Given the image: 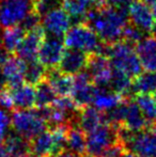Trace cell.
<instances>
[{"label": "cell", "instance_id": "obj_10", "mask_svg": "<svg viewBox=\"0 0 156 157\" xmlns=\"http://www.w3.org/2000/svg\"><path fill=\"white\" fill-rule=\"evenodd\" d=\"M73 79L74 87L71 97L79 109L86 106H90V104L93 103V99L97 91V87L93 83L90 74L87 71H83L73 76Z\"/></svg>", "mask_w": 156, "mask_h": 157}, {"label": "cell", "instance_id": "obj_44", "mask_svg": "<svg viewBox=\"0 0 156 157\" xmlns=\"http://www.w3.org/2000/svg\"><path fill=\"white\" fill-rule=\"evenodd\" d=\"M151 8H152L153 14H154V16H155V19H156V3L154 4V6H151Z\"/></svg>", "mask_w": 156, "mask_h": 157}, {"label": "cell", "instance_id": "obj_27", "mask_svg": "<svg viewBox=\"0 0 156 157\" xmlns=\"http://www.w3.org/2000/svg\"><path fill=\"white\" fill-rule=\"evenodd\" d=\"M58 97L59 96L46 79L36 86V106L38 108L51 106Z\"/></svg>", "mask_w": 156, "mask_h": 157}, {"label": "cell", "instance_id": "obj_22", "mask_svg": "<svg viewBox=\"0 0 156 157\" xmlns=\"http://www.w3.org/2000/svg\"><path fill=\"white\" fill-rule=\"evenodd\" d=\"M127 97L116 93L108 88H97L95 97L93 99V107L100 111L107 112L121 104Z\"/></svg>", "mask_w": 156, "mask_h": 157}, {"label": "cell", "instance_id": "obj_33", "mask_svg": "<svg viewBox=\"0 0 156 157\" xmlns=\"http://www.w3.org/2000/svg\"><path fill=\"white\" fill-rule=\"evenodd\" d=\"M60 6H62L61 0H36L34 2V11L41 17H44L46 14Z\"/></svg>", "mask_w": 156, "mask_h": 157}, {"label": "cell", "instance_id": "obj_35", "mask_svg": "<svg viewBox=\"0 0 156 157\" xmlns=\"http://www.w3.org/2000/svg\"><path fill=\"white\" fill-rule=\"evenodd\" d=\"M0 106L8 110H11L12 108H14L13 107V101L12 98H11V95L8 88L0 93Z\"/></svg>", "mask_w": 156, "mask_h": 157}, {"label": "cell", "instance_id": "obj_9", "mask_svg": "<svg viewBox=\"0 0 156 157\" xmlns=\"http://www.w3.org/2000/svg\"><path fill=\"white\" fill-rule=\"evenodd\" d=\"M87 72L90 74L92 81L96 87L109 89L113 67L109 59L104 54L90 55Z\"/></svg>", "mask_w": 156, "mask_h": 157}, {"label": "cell", "instance_id": "obj_19", "mask_svg": "<svg viewBox=\"0 0 156 157\" xmlns=\"http://www.w3.org/2000/svg\"><path fill=\"white\" fill-rule=\"evenodd\" d=\"M142 68L146 72L156 73V40L144 37L135 46Z\"/></svg>", "mask_w": 156, "mask_h": 157}, {"label": "cell", "instance_id": "obj_15", "mask_svg": "<svg viewBox=\"0 0 156 157\" xmlns=\"http://www.w3.org/2000/svg\"><path fill=\"white\" fill-rule=\"evenodd\" d=\"M26 62L14 55H10L2 65V74L9 88H14L25 81Z\"/></svg>", "mask_w": 156, "mask_h": 157}, {"label": "cell", "instance_id": "obj_45", "mask_svg": "<svg viewBox=\"0 0 156 157\" xmlns=\"http://www.w3.org/2000/svg\"><path fill=\"white\" fill-rule=\"evenodd\" d=\"M19 157H34V156H32L30 153H26V154H24V155H21V156H19Z\"/></svg>", "mask_w": 156, "mask_h": 157}, {"label": "cell", "instance_id": "obj_21", "mask_svg": "<svg viewBox=\"0 0 156 157\" xmlns=\"http://www.w3.org/2000/svg\"><path fill=\"white\" fill-rule=\"evenodd\" d=\"M150 125L146 122V118L142 114L139 106L136 104L135 99H127L126 106V113H125L124 122L122 124V127L126 128L131 132H139L144 129L146 127Z\"/></svg>", "mask_w": 156, "mask_h": 157}, {"label": "cell", "instance_id": "obj_30", "mask_svg": "<svg viewBox=\"0 0 156 157\" xmlns=\"http://www.w3.org/2000/svg\"><path fill=\"white\" fill-rule=\"evenodd\" d=\"M47 68L39 60L31 62H26L25 68V81L29 85L36 86L41 81L45 80L47 75Z\"/></svg>", "mask_w": 156, "mask_h": 157}, {"label": "cell", "instance_id": "obj_43", "mask_svg": "<svg viewBox=\"0 0 156 157\" xmlns=\"http://www.w3.org/2000/svg\"><path fill=\"white\" fill-rule=\"evenodd\" d=\"M152 37H154V39L156 40V21H155V24H154V26H153V28H152Z\"/></svg>", "mask_w": 156, "mask_h": 157}, {"label": "cell", "instance_id": "obj_24", "mask_svg": "<svg viewBox=\"0 0 156 157\" xmlns=\"http://www.w3.org/2000/svg\"><path fill=\"white\" fill-rule=\"evenodd\" d=\"M156 92V73L142 72L133 79L131 93L135 95L155 94Z\"/></svg>", "mask_w": 156, "mask_h": 157}, {"label": "cell", "instance_id": "obj_13", "mask_svg": "<svg viewBox=\"0 0 156 157\" xmlns=\"http://www.w3.org/2000/svg\"><path fill=\"white\" fill-rule=\"evenodd\" d=\"M45 35L46 33L42 26L27 32L21 43L19 44L18 48L15 52L16 56L25 62L38 60L39 50Z\"/></svg>", "mask_w": 156, "mask_h": 157}, {"label": "cell", "instance_id": "obj_1", "mask_svg": "<svg viewBox=\"0 0 156 157\" xmlns=\"http://www.w3.org/2000/svg\"><path fill=\"white\" fill-rule=\"evenodd\" d=\"M86 23L105 45H111L122 40L124 29L128 25L127 10L112 6L93 8L88 14Z\"/></svg>", "mask_w": 156, "mask_h": 157}, {"label": "cell", "instance_id": "obj_4", "mask_svg": "<svg viewBox=\"0 0 156 157\" xmlns=\"http://www.w3.org/2000/svg\"><path fill=\"white\" fill-rule=\"evenodd\" d=\"M63 41L67 48L81 50L88 55L103 54L106 46L87 23L74 24Z\"/></svg>", "mask_w": 156, "mask_h": 157}, {"label": "cell", "instance_id": "obj_40", "mask_svg": "<svg viewBox=\"0 0 156 157\" xmlns=\"http://www.w3.org/2000/svg\"><path fill=\"white\" fill-rule=\"evenodd\" d=\"M0 157H12V156H11V154L9 153L6 147H0Z\"/></svg>", "mask_w": 156, "mask_h": 157}, {"label": "cell", "instance_id": "obj_36", "mask_svg": "<svg viewBox=\"0 0 156 157\" xmlns=\"http://www.w3.org/2000/svg\"><path fill=\"white\" fill-rule=\"evenodd\" d=\"M134 0H108V6H116V8L127 10L128 6Z\"/></svg>", "mask_w": 156, "mask_h": 157}, {"label": "cell", "instance_id": "obj_8", "mask_svg": "<svg viewBox=\"0 0 156 157\" xmlns=\"http://www.w3.org/2000/svg\"><path fill=\"white\" fill-rule=\"evenodd\" d=\"M65 52L64 41L61 37L45 35L39 50L38 60L47 70L57 68Z\"/></svg>", "mask_w": 156, "mask_h": 157}, {"label": "cell", "instance_id": "obj_34", "mask_svg": "<svg viewBox=\"0 0 156 157\" xmlns=\"http://www.w3.org/2000/svg\"><path fill=\"white\" fill-rule=\"evenodd\" d=\"M41 23H42V17L40 16L36 11H32V12L21 21V24L19 26H21L26 32H29V31H31V30L40 27Z\"/></svg>", "mask_w": 156, "mask_h": 157}, {"label": "cell", "instance_id": "obj_32", "mask_svg": "<svg viewBox=\"0 0 156 157\" xmlns=\"http://www.w3.org/2000/svg\"><path fill=\"white\" fill-rule=\"evenodd\" d=\"M144 39V32H142L137 27L133 26L131 24H128L126 28L124 29L122 35V41L126 42V43L131 44L135 47L141 40Z\"/></svg>", "mask_w": 156, "mask_h": 157}, {"label": "cell", "instance_id": "obj_20", "mask_svg": "<svg viewBox=\"0 0 156 157\" xmlns=\"http://www.w3.org/2000/svg\"><path fill=\"white\" fill-rule=\"evenodd\" d=\"M46 80L50 83L59 97L71 96L74 87L73 76L60 72L58 68H50L47 71Z\"/></svg>", "mask_w": 156, "mask_h": 157}, {"label": "cell", "instance_id": "obj_48", "mask_svg": "<svg viewBox=\"0 0 156 157\" xmlns=\"http://www.w3.org/2000/svg\"><path fill=\"white\" fill-rule=\"evenodd\" d=\"M0 1H2V0H0Z\"/></svg>", "mask_w": 156, "mask_h": 157}, {"label": "cell", "instance_id": "obj_2", "mask_svg": "<svg viewBox=\"0 0 156 157\" xmlns=\"http://www.w3.org/2000/svg\"><path fill=\"white\" fill-rule=\"evenodd\" d=\"M103 54L109 59L113 68L136 78L142 73V65L133 45L124 41H119L111 45H106Z\"/></svg>", "mask_w": 156, "mask_h": 157}, {"label": "cell", "instance_id": "obj_18", "mask_svg": "<svg viewBox=\"0 0 156 157\" xmlns=\"http://www.w3.org/2000/svg\"><path fill=\"white\" fill-rule=\"evenodd\" d=\"M29 152L34 157H48L58 153L56 139L51 129H46L32 139L29 142Z\"/></svg>", "mask_w": 156, "mask_h": 157}, {"label": "cell", "instance_id": "obj_37", "mask_svg": "<svg viewBox=\"0 0 156 157\" xmlns=\"http://www.w3.org/2000/svg\"><path fill=\"white\" fill-rule=\"evenodd\" d=\"M48 157H85L80 154H77V153H74V152L70 151V150H63V151H60L58 153H55V154H51Z\"/></svg>", "mask_w": 156, "mask_h": 157}, {"label": "cell", "instance_id": "obj_16", "mask_svg": "<svg viewBox=\"0 0 156 157\" xmlns=\"http://www.w3.org/2000/svg\"><path fill=\"white\" fill-rule=\"evenodd\" d=\"M106 123H108V120L105 112L100 111L93 106H86L79 109L75 126H78L85 134H88L100 125Z\"/></svg>", "mask_w": 156, "mask_h": 157}, {"label": "cell", "instance_id": "obj_41", "mask_svg": "<svg viewBox=\"0 0 156 157\" xmlns=\"http://www.w3.org/2000/svg\"><path fill=\"white\" fill-rule=\"evenodd\" d=\"M121 157H139V156L136 155L134 152H131V151H127V150H125V152L123 153V155Z\"/></svg>", "mask_w": 156, "mask_h": 157}, {"label": "cell", "instance_id": "obj_14", "mask_svg": "<svg viewBox=\"0 0 156 157\" xmlns=\"http://www.w3.org/2000/svg\"><path fill=\"white\" fill-rule=\"evenodd\" d=\"M90 55L77 49H65L63 57L58 66V70L64 74L75 76L87 68Z\"/></svg>", "mask_w": 156, "mask_h": 157}, {"label": "cell", "instance_id": "obj_3", "mask_svg": "<svg viewBox=\"0 0 156 157\" xmlns=\"http://www.w3.org/2000/svg\"><path fill=\"white\" fill-rule=\"evenodd\" d=\"M119 137L125 150L139 157H156V124L139 132H131L119 126Z\"/></svg>", "mask_w": 156, "mask_h": 157}, {"label": "cell", "instance_id": "obj_12", "mask_svg": "<svg viewBox=\"0 0 156 157\" xmlns=\"http://www.w3.org/2000/svg\"><path fill=\"white\" fill-rule=\"evenodd\" d=\"M129 24L137 27L142 32H151L155 24V16L152 8L142 0H134L127 8Z\"/></svg>", "mask_w": 156, "mask_h": 157}, {"label": "cell", "instance_id": "obj_25", "mask_svg": "<svg viewBox=\"0 0 156 157\" xmlns=\"http://www.w3.org/2000/svg\"><path fill=\"white\" fill-rule=\"evenodd\" d=\"M67 149L74 153L87 155V136L78 126H70L67 137Z\"/></svg>", "mask_w": 156, "mask_h": 157}, {"label": "cell", "instance_id": "obj_17", "mask_svg": "<svg viewBox=\"0 0 156 157\" xmlns=\"http://www.w3.org/2000/svg\"><path fill=\"white\" fill-rule=\"evenodd\" d=\"M13 107L16 110L32 109L36 106V86L21 83L14 88H9Z\"/></svg>", "mask_w": 156, "mask_h": 157}, {"label": "cell", "instance_id": "obj_5", "mask_svg": "<svg viewBox=\"0 0 156 157\" xmlns=\"http://www.w3.org/2000/svg\"><path fill=\"white\" fill-rule=\"evenodd\" d=\"M87 136V155L89 157H102L107 150L121 142L119 126L106 123L102 124Z\"/></svg>", "mask_w": 156, "mask_h": 157}, {"label": "cell", "instance_id": "obj_46", "mask_svg": "<svg viewBox=\"0 0 156 157\" xmlns=\"http://www.w3.org/2000/svg\"><path fill=\"white\" fill-rule=\"evenodd\" d=\"M154 96H155V98H156V92H155V94H154Z\"/></svg>", "mask_w": 156, "mask_h": 157}, {"label": "cell", "instance_id": "obj_29", "mask_svg": "<svg viewBox=\"0 0 156 157\" xmlns=\"http://www.w3.org/2000/svg\"><path fill=\"white\" fill-rule=\"evenodd\" d=\"M135 101L150 125L156 124V98L151 94L136 95Z\"/></svg>", "mask_w": 156, "mask_h": 157}, {"label": "cell", "instance_id": "obj_47", "mask_svg": "<svg viewBox=\"0 0 156 157\" xmlns=\"http://www.w3.org/2000/svg\"><path fill=\"white\" fill-rule=\"evenodd\" d=\"M34 1H36V0H34Z\"/></svg>", "mask_w": 156, "mask_h": 157}, {"label": "cell", "instance_id": "obj_31", "mask_svg": "<svg viewBox=\"0 0 156 157\" xmlns=\"http://www.w3.org/2000/svg\"><path fill=\"white\" fill-rule=\"evenodd\" d=\"M12 127V113L8 109L0 106V147H3L6 137L11 132Z\"/></svg>", "mask_w": 156, "mask_h": 157}, {"label": "cell", "instance_id": "obj_42", "mask_svg": "<svg viewBox=\"0 0 156 157\" xmlns=\"http://www.w3.org/2000/svg\"><path fill=\"white\" fill-rule=\"evenodd\" d=\"M142 1H143L144 3L148 4V6H154V4L156 3V0H142Z\"/></svg>", "mask_w": 156, "mask_h": 157}, {"label": "cell", "instance_id": "obj_11", "mask_svg": "<svg viewBox=\"0 0 156 157\" xmlns=\"http://www.w3.org/2000/svg\"><path fill=\"white\" fill-rule=\"evenodd\" d=\"M42 27L46 35L64 36L72 27V18L64 9L60 6L42 17Z\"/></svg>", "mask_w": 156, "mask_h": 157}, {"label": "cell", "instance_id": "obj_39", "mask_svg": "<svg viewBox=\"0 0 156 157\" xmlns=\"http://www.w3.org/2000/svg\"><path fill=\"white\" fill-rule=\"evenodd\" d=\"M93 6L95 8H102V6H108V0H91Z\"/></svg>", "mask_w": 156, "mask_h": 157}, {"label": "cell", "instance_id": "obj_6", "mask_svg": "<svg viewBox=\"0 0 156 157\" xmlns=\"http://www.w3.org/2000/svg\"><path fill=\"white\" fill-rule=\"evenodd\" d=\"M46 129L47 124L38 110H15L12 113V130L29 142Z\"/></svg>", "mask_w": 156, "mask_h": 157}, {"label": "cell", "instance_id": "obj_28", "mask_svg": "<svg viewBox=\"0 0 156 157\" xmlns=\"http://www.w3.org/2000/svg\"><path fill=\"white\" fill-rule=\"evenodd\" d=\"M3 147L8 150V152L11 154L12 157H19L29 152V141L24 139L16 132L11 130L9 136L6 137L4 141Z\"/></svg>", "mask_w": 156, "mask_h": 157}, {"label": "cell", "instance_id": "obj_38", "mask_svg": "<svg viewBox=\"0 0 156 157\" xmlns=\"http://www.w3.org/2000/svg\"><path fill=\"white\" fill-rule=\"evenodd\" d=\"M9 56H10L9 52H6V50L4 49L1 45H0V70L2 68V65H3V63L6 62V60L8 59Z\"/></svg>", "mask_w": 156, "mask_h": 157}, {"label": "cell", "instance_id": "obj_26", "mask_svg": "<svg viewBox=\"0 0 156 157\" xmlns=\"http://www.w3.org/2000/svg\"><path fill=\"white\" fill-rule=\"evenodd\" d=\"M131 86H133V78H131L125 73L113 68L109 89L122 96L129 98L128 96L129 93H131Z\"/></svg>", "mask_w": 156, "mask_h": 157}, {"label": "cell", "instance_id": "obj_7", "mask_svg": "<svg viewBox=\"0 0 156 157\" xmlns=\"http://www.w3.org/2000/svg\"><path fill=\"white\" fill-rule=\"evenodd\" d=\"M34 0H2L0 1V29L19 26L34 11Z\"/></svg>", "mask_w": 156, "mask_h": 157}, {"label": "cell", "instance_id": "obj_23", "mask_svg": "<svg viewBox=\"0 0 156 157\" xmlns=\"http://www.w3.org/2000/svg\"><path fill=\"white\" fill-rule=\"evenodd\" d=\"M92 6L91 0H62V8L75 24L86 23L88 14L93 9Z\"/></svg>", "mask_w": 156, "mask_h": 157}]
</instances>
